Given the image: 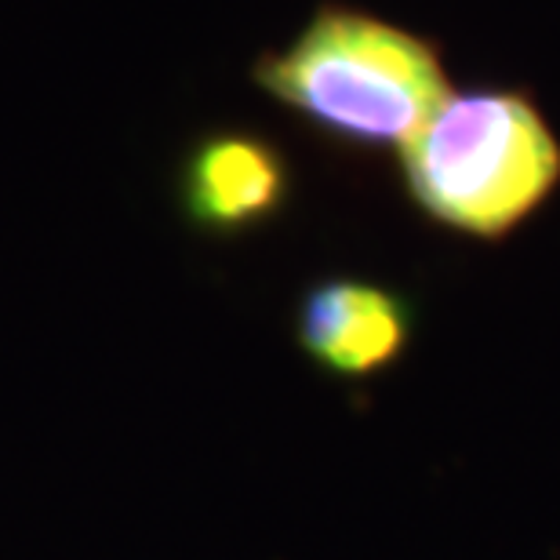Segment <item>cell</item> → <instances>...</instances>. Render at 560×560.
I'll return each instance as SVG.
<instances>
[{
  "label": "cell",
  "mask_w": 560,
  "mask_h": 560,
  "mask_svg": "<svg viewBox=\"0 0 560 560\" xmlns=\"http://www.w3.org/2000/svg\"><path fill=\"white\" fill-rule=\"evenodd\" d=\"M411 339V306L397 291L364 280H324L302 299L299 342L331 375L383 372Z\"/></svg>",
  "instance_id": "obj_3"
},
{
  "label": "cell",
  "mask_w": 560,
  "mask_h": 560,
  "mask_svg": "<svg viewBox=\"0 0 560 560\" xmlns=\"http://www.w3.org/2000/svg\"><path fill=\"white\" fill-rule=\"evenodd\" d=\"M411 200L441 226L499 241L560 183V142L521 92L480 88L444 106L400 145Z\"/></svg>",
  "instance_id": "obj_1"
},
{
  "label": "cell",
  "mask_w": 560,
  "mask_h": 560,
  "mask_svg": "<svg viewBox=\"0 0 560 560\" xmlns=\"http://www.w3.org/2000/svg\"><path fill=\"white\" fill-rule=\"evenodd\" d=\"M259 84L310 125L368 150L405 145L452 95L430 44L357 11H320L259 66Z\"/></svg>",
  "instance_id": "obj_2"
},
{
  "label": "cell",
  "mask_w": 560,
  "mask_h": 560,
  "mask_svg": "<svg viewBox=\"0 0 560 560\" xmlns=\"http://www.w3.org/2000/svg\"><path fill=\"white\" fill-rule=\"evenodd\" d=\"M183 200L189 219L211 233L252 230L288 200V164L262 139H208L186 164Z\"/></svg>",
  "instance_id": "obj_4"
}]
</instances>
